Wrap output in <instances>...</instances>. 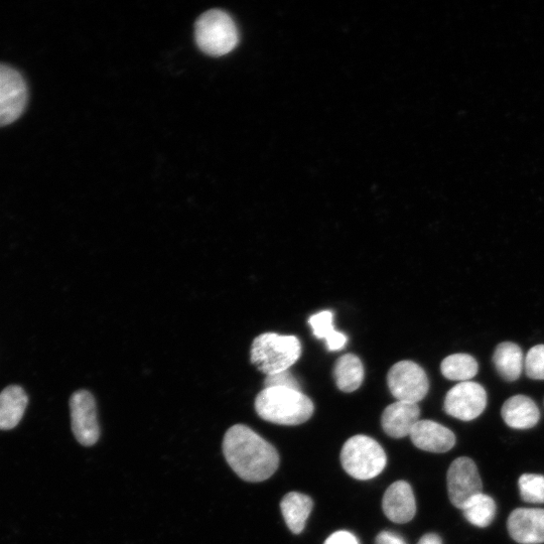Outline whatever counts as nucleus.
<instances>
[{"label": "nucleus", "mask_w": 544, "mask_h": 544, "mask_svg": "<svg viewBox=\"0 0 544 544\" xmlns=\"http://www.w3.org/2000/svg\"><path fill=\"white\" fill-rule=\"evenodd\" d=\"M29 397L19 385H10L0 392V431H11L22 421Z\"/></svg>", "instance_id": "dca6fc26"}, {"label": "nucleus", "mask_w": 544, "mask_h": 544, "mask_svg": "<svg viewBox=\"0 0 544 544\" xmlns=\"http://www.w3.org/2000/svg\"><path fill=\"white\" fill-rule=\"evenodd\" d=\"M195 38L198 47L213 57L229 54L239 42L234 21L219 10L209 11L200 17L195 27Z\"/></svg>", "instance_id": "20e7f679"}, {"label": "nucleus", "mask_w": 544, "mask_h": 544, "mask_svg": "<svg viewBox=\"0 0 544 544\" xmlns=\"http://www.w3.org/2000/svg\"><path fill=\"white\" fill-rule=\"evenodd\" d=\"M28 99L24 76L13 67L0 64V127L17 121L25 112Z\"/></svg>", "instance_id": "0eeeda50"}, {"label": "nucleus", "mask_w": 544, "mask_h": 544, "mask_svg": "<svg viewBox=\"0 0 544 544\" xmlns=\"http://www.w3.org/2000/svg\"><path fill=\"white\" fill-rule=\"evenodd\" d=\"M510 536L520 544L544 543V509L517 508L509 516Z\"/></svg>", "instance_id": "9b49d317"}, {"label": "nucleus", "mask_w": 544, "mask_h": 544, "mask_svg": "<svg viewBox=\"0 0 544 544\" xmlns=\"http://www.w3.org/2000/svg\"><path fill=\"white\" fill-rule=\"evenodd\" d=\"M281 509L290 530L300 534L313 510V500L308 495L291 492L283 498Z\"/></svg>", "instance_id": "f3484780"}, {"label": "nucleus", "mask_w": 544, "mask_h": 544, "mask_svg": "<svg viewBox=\"0 0 544 544\" xmlns=\"http://www.w3.org/2000/svg\"><path fill=\"white\" fill-rule=\"evenodd\" d=\"M223 453L232 470L247 482L269 479L280 465L276 448L244 425L228 430L223 440Z\"/></svg>", "instance_id": "f257e3e1"}, {"label": "nucleus", "mask_w": 544, "mask_h": 544, "mask_svg": "<svg viewBox=\"0 0 544 544\" xmlns=\"http://www.w3.org/2000/svg\"><path fill=\"white\" fill-rule=\"evenodd\" d=\"M386 455L382 447L367 436H354L343 446L341 463L344 470L357 480L377 477L386 466Z\"/></svg>", "instance_id": "39448f33"}, {"label": "nucleus", "mask_w": 544, "mask_h": 544, "mask_svg": "<svg viewBox=\"0 0 544 544\" xmlns=\"http://www.w3.org/2000/svg\"><path fill=\"white\" fill-rule=\"evenodd\" d=\"M418 544H443L442 538L436 533L424 535Z\"/></svg>", "instance_id": "cd10ccee"}, {"label": "nucleus", "mask_w": 544, "mask_h": 544, "mask_svg": "<svg viewBox=\"0 0 544 544\" xmlns=\"http://www.w3.org/2000/svg\"><path fill=\"white\" fill-rule=\"evenodd\" d=\"M524 368L530 379L544 380V345H536L528 351Z\"/></svg>", "instance_id": "b1692460"}, {"label": "nucleus", "mask_w": 544, "mask_h": 544, "mask_svg": "<svg viewBox=\"0 0 544 544\" xmlns=\"http://www.w3.org/2000/svg\"><path fill=\"white\" fill-rule=\"evenodd\" d=\"M410 437L417 448L431 453L449 452L456 444V436L451 430L427 420L420 421Z\"/></svg>", "instance_id": "4468645a"}, {"label": "nucleus", "mask_w": 544, "mask_h": 544, "mask_svg": "<svg viewBox=\"0 0 544 544\" xmlns=\"http://www.w3.org/2000/svg\"><path fill=\"white\" fill-rule=\"evenodd\" d=\"M72 431L85 447L94 446L100 437L96 400L87 390H78L70 398Z\"/></svg>", "instance_id": "1a4fd4ad"}, {"label": "nucleus", "mask_w": 544, "mask_h": 544, "mask_svg": "<svg viewBox=\"0 0 544 544\" xmlns=\"http://www.w3.org/2000/svg\"><path fill=\"white\" fill-rule=\"evenodd\" d=\"M255 410L266 422L281 426H299L312 418L315 406L300 390L270 387L264 388L257 395Z\"/></svg>", "instance_id": "f03ea898"}, {"label": "nucleus", "mask_w": 544, "mask_h": 544, "mask_svg": "<svg viewBox=\"0 0 544 544\" xmlns=\"http://www.w3.org/2000/svg\"><path fill=\"white\" fill-rule=\"evenodd\" d=\"M487 406V392L477 382L466 381L454 386L446 395L445 412L460 421L470 422L480 417Z\"/></svg>", "instance_id": "6e6552de"}, {"label": "nucleus", "mask_w": 544, "mask_h": 544, "mask_svg": "<svg viewBox=\"0 0 544 544\" xmlns=\"http://www.w3.org/2000/svg\"><path fill=\"white\" fill-rule=\"evenodd\" d=\"M448 492L452 504L463 509L476 495L481 494L483 484L475 462L466 457L455 460L447 476Z\"/></svg>", "instance_id": "9d476101"}, {"label": "nucleus", "mask_w": 544, "mask_h": 544, "mask_svg": "<svg viewBox=\"0 0 544 544\" xmlns=\"http://www.w3.org/2000/svg\"><path fill=\"white\" fill-rule=\"evenodd\" d=\"M334 376L340 390L347 393L353 392L363 382V364L356 355L346 354L337 360L334 368Z\"/></svg>", "instance_id": "6ab92c4d"}, {"label": "nucleus", "mask_w": 544, "mask_h": 544, "mask_svg": "<svg viewBox=\"0 0 544 544\" xmlns=\"http://www.w3.org/2000/svg\"><path fill=\"white\" fill-rule=\"evenodd\" d=\"M375 544H407V543L397 533L390 532V531H382L377 535Z\"/></svg>", "instance_id": "bb28decb"}, {"label": "nucleus", "mask_w": 544, "mask_h": 544, "mask_svg": "<svg viewBox=\"0 0 544 544\" xmlns=\"http://www.w3.org/2000/svg\"><path fill=\"white\" fill-rule=\"evenodd\" d=\"M302 344L295 336L264 333L256 337L250 361L266 376L289 370L301 357Z\"/></svg>", "instance_id": "7ed1b4c3"}, {"label": "nucleus", "mask_w": 544, "mask_h": 544, "mask_svg": "<svg viewBox=\"0 0 544 544\" xmlns=\"http://www.w3.org/2000/svg\"><path fill=\"white\" fill-rule=\"evenodd\" d=\"M309 324L313 329L315 337L324 339L329 351H339L347 343V336L337 332L333 326V313L324 311L312 316Z\"/></svg>", "instance_id": "aec40b11"}, {"label": "nucleus", "mask_w": 544, "mask_h": 544, "mask_svg": "<svg viewBox=\"0 0 544 544\" xmlns=\"http://www.w3.org/2000/svg\"><path fill=\"white\" fill-rule=\"evenodd\" d=\"M501 415L506 425L515 430L531 429L540 420L536 403L522 394L507 399L502 406Z\"/></svg>", "instance_id": "2eb2a0df"}, {"label": "nucleus", "mask_w": 544, "mask_h": 544, "mask_svg": "<svg viewBox=\"0 0 544 544\" xmlns=\"http://www.w3.org/2000/svg\"><path fill=\"white\" fill-rule=\"evenodd\" d=\"M325 544H359L354 534L348 531H338L333 533Z\"/></svg>", "instance_id": "a878e982"}, {"label": "nucleus", "mask_w": 544, "mask_h": 544, "mask_svg": "<svg viewBox=\"0 0 544 544\" xmlns=\"http://www.w3.org/2000/svg\"><path fill=\"white\" fill-rule=\"evenodd\" d=\"M264 387H283L301 391L299 382L289 370L266 376Z\"/></svg>", "instance_id": "393cba45"}, {"label": "nucleus", "mask_w": 544, "mask_h": 544, "mask_svg": "<svg viewBox=\"0 0 544 544\" xmlns=\"http://www.w3.org/2000/svg\"><path fill=\"white\" fill-rule=\"evenodd\" d=\"M521 498L528 503H544V476L524 474L519 478Z\"/></svg>", "instance_id": "5701e85b"}, {"label": "nucleus", "mask_w": 544, "mask_h": 544, "mask_svg": "<svg viewBox=\"0 0 544 544\" xmlns=\"http://www.w3.org/2000/svg\"><path fill=\"white\" fill-rule=\"evenodd\" d=\"M493 363L498 374L505 381H516L524 367L523 352L515 343H501L495 349Z\"/></svg>", "instance_id": "a211bd4d"}, {"label": "nucleus", "mask_w": 544, "mask_h": 544, "mask_svg": "<svg viewBox=\"0 0 544 544\" xmlns=\"http://www.w3.org/2000/svg\"><path fill=\"white\" fill-rule=\"evenodd\" d=\"M387 383L397 401L417 404L427 396L430 389L427 373L413 361H401L393 365L388 372Z\"/></svg>", "instance_id": "423d86ee"}, {"label": "nucleus", "mask_w": 544, "mask_h": 544, "mask_svg": "<svg viewBox=\"0 0 544 544\" xmlns=\"http://www.w3.org/2000/svg\"><path fill=\"white\" fill-rule=\"evenodd\" d=\"M462 510L471 524L481 528L493 522L497 511L495 501L483 493L473 497Z\"/></svg>", "instance_id": "4be33fe9"}, {"label": "nucleus", "mask_w": 544, "mask_h": 544, "mask_svg": "<svg viewBox=\"0 0 544 544\" xmlns=\"http://www.w3.org/2000/svg\"><path fill=\"white\" fill-rule=\"evenodd\" d=\"M382 508L384 514L394 523L403 524L414 519L417 503L413 488L405 481H397L386 490Z\"/></svg>", "instance_id": "f8f14e48"}, {"label": "nucleus", "mask_w": 544, "mask_h": 544, "mask_svg": "<svg viewBox=\"0 0 544 544\" xmlns=\"http://www.w3.org/2000/svg\"><path fill=\"white\" fill-rule=\"evenodd\" d=\"M478 370L477 360L469 354L450 355L441 365L443 375L453 381H469L477 375Z\"/></svg>", "instance_id": "412c9836"}, {"label": "nucleus", "mask_w": 544, "mask_h": 544, "mask_svg": "<svg viewBox=\"0 0 544 544\" xmlns=\"http://www.w3.org/2000/svg\"><path fill=\"white\" fill-rule=\"evenodd\" d=\"M420 416L417 403L396 401L385 408L381 425L389 437L402 439L411 436L415 426L421 421Z\"/></svg>", "instance_id": "ddd939ff"}]
</instances>
